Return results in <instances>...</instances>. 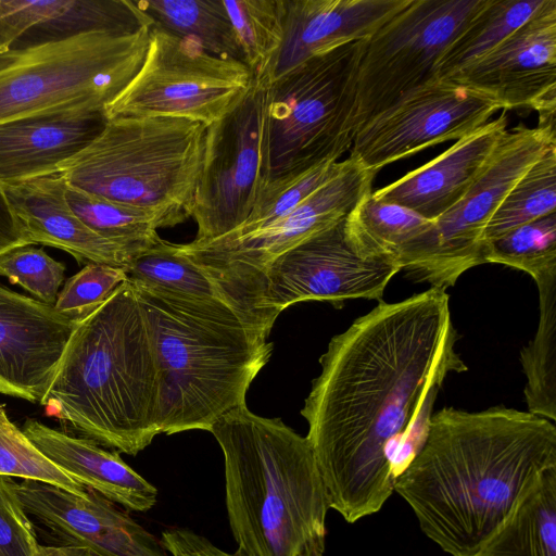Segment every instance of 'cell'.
Returning a JSON list of instances; mask_svg holds the SVG:
<instances>
[{
  "instance_id": "1",
  "label": "cell",
  "mask_w": 556,
  "mask_h": 556,
  "mask_svg": "<svg viewBox=\"0 0 556 556\" xmlns=\"http://www.w3.org/2000/svg\"><path fill=\"white\" fill-rule=\"evenodd\" d=\"M448 294L380 301L334 336L301 415L329 507L349 523L378 513L420 447L437 394L467 370Z\"/></svg>"
},
{
  "instance_id": "2",
  "label": "cell",
  "mask_w": 556,
  "mask_h": 556,
  "mask_svg": "<svg viewBox=\"0 0 556 556\" xmlns=\"http://www.w3.org/2000/svg\"><path fill=\"white\" fill-rule=\"evenodd\" d=\"M556 467V426L504 406L445 407L396 476L394 492L451 556H477L521 496Z\"/></svg>"
},
{
  "instance_id": "3",
  "label": "cell",
  "mask_w": 556,
  "mask_h": 556,
  "mask_svg": "<svg viewBox=\"0 0 556 556\" xmlns=\"http://www.w3.org/2000/svg\"><path fill=\"white\" fill-rule=\"evenodd\" d=\"M39 404L127 455H137L160 434L157 368L129 279L77 319Z\"/></svg>"
},
{
  "instance_id": "4",
  "label": "cell",
  "mask_w": 556,
  "mask_h": 556,
  "mask_svg": "<svg viewBox=\"0 0 556 556\" xmlns=\"http://www.w3.org/2000/svg\"><path fill=\"white\" fill-rule=\"evenodd\" d=\"M130 282L157 368L160 434L208 431L247 405L250 384L273 353L269 332L225 303Z\"/></svg>"
},
{
  "instance_id": "5",
  "label": "cell",
  "mask_w": 556,
  "mask_h": 556,
  "mask_svg": "<svg viewBox=\"0 0 556 556\" xmlns=\"http://www.w3.org/2000/svg\"><path fill=\"white\" fill-rule=\"evenodd\" d=\"M208 432L224 456L225 503L238 556H324L330 509L312 447L280 418L247 405Z\"/></svg>"
},
{
  "instance_id": "6",
  "label": "cell",
  "mask_w": 556,
  "mask_h": 556,
  "mask_svg": "<svg viewBox=\"0 0 556 556\" xmlns=\"http://www.w3.org/2000/svg\"><path fill=\"white\" fill-rule=\"evenodd\" d=\"M207 126L184 117L124 116L63 162L66 185L112 201L190 217Z\"/></svg>"
},
{
  "instance_id": "7",
  "label": "cell",
  "mask_w": 556,
  "mask_h": 556,
  "mask_svg": "<svg viewBox=\"0 0 556 556\" xmlns=\"http://www.w3.org/2000/svg\"><path fill=\"white\" fill-rule=\"evenodd\" d=\"M365 41L316 55L266 85L263 185L338 162L350 151Z\"/></svg>"
},
{
  "instance_id": "8",
  "label": "cell",
  "mask_w": 556,
  "mask_h": 556,
  "mask_svg": "<svg viewBox=\"0 0 556 556\" xmlns=\"http://www.w3.org/2000/svg\"><path fill=\"white\" fill-rule=\"evenodd\" d=\"M151 27L89 31L0 55V123L71 108L104 109L136 76Z\"/></svg>"
},
{
  "instance_id": "9",
  "label": "cell",
  "mask_w": 556,
  "mask_h": 556,
  "mask_svg": "<svg viewBox=\"0 0 556 556\" xmlns=\"http://www.w3.org/2000/svg\"><path fill=\"white\" fill-rule=\"evenodd\" d=\"M555 122L539 117L535 127L507 130L465 195L401 250V270L446 291L466 270L484 264L483 230L513 186L556 146Z\"/></svg>"
},
{
  "instance_id": "10",
  "label": "cell",
  "mask_w": 556,
  "mask_h": 556,
  "mask_svg": "<svg viewBox=\"0 0 556 556\" xmlns=\"http://www.w3.org/2000/svg\"><path fill=\"white\" fill-rule=\"evenodd\" d=\"M253 84L244 63L213 55L190 39L152 26L140 70L104 113L108 119L173 116L210 126L232 112Z\"/></svg>"
},
{
  "instance_id": "11",
  "label": "cell",
  "mask_w": 556,
  "mask_h": 556,
  "mask_svg": "<svg viewBox=\"0 0 556 556\" xmlns=\"http://www.w3.org/2000/svg\"><path fill=\"white\" fill-rule=\"evenodd\" d=\"M376 174L349 157L339 174L274 223L243 236L191 241L177 248L257 324L248 304L265 269L290 249L344 220L372 191Z\"/></svg>"
},
{
  "instance_id": "12",
  "label": "cell",
  "mask_w": 556,
  "mask_h": 556,
  "mask_svg": "<svg viewBox=\"0 0 556 556\" xmlns=\"http://www.w3.org/2000/svg\"><path fill=\"white\" fill-rule=\"evenodd\" d=\"M486 0H412L365 41L357 68L355 134L404 93L434 79L448 46Z\"/></svg>"
},
{
  "instance_id": "13",
  "label": "cell",
  "mask_w": 556,
  "mask_h": 556,
  "mask_svg": "<svg viewBox=\"0 0 556 556\" xmlns=\"http://www.w3.org/2000/svg\"><path fill=\"white\" fill-rule=\"evenodd\" d=\"M344 220L290 249L265 269L248 304L260 326L270 332L278 315L299 302H328L341 308L346 300L382 301L401 267L359 257L348 242Z\"/></svg>"
},
{
  "instance_id": "14",
  "label": "cell",
  "mask_w": 556,
  "mask_h": 556,
  "mask_svg": "<svg viewBox=\"0 0 556 556\" xmlns=\"http://www.w3.org/2000/svg\"><path fill=\"white\" fill-rule=\"evenodd\" d=\"M266 85L254 79L244 100L207 126L204 162L190 217L195 243L218 239L249 217L263 185Z\"/></svg>"
},
{
  "instance_id": "15",
  "label": "cell",
  "mask_w": 556,
  "mask_h": 556,
  "mask_svg": "<svg viewBox=\"0 0 556 556\" xmlns=\"http://www.w3.org/2000/svg\"><path fill=\"white\" fill-rule=\"evenodd\" d=\"M502 110L492 98L445 79L404 93L355 134L350 157L377 173L424 149L473 132Z\"/></svg>"
},
{
  "instance_id": "16",
  "label": "cell",
  "mask_w": 556,
  "mask_h": 556,
  "mask_svg": "<svg viewBox=\"0 0 556 556\" xmlns=\"http://www.w3.org/2000/svg\"><path fill=\"white\" fill-rule=\"evenodd\" d=\"M496 101L503 111L556 113V0L490 53L445 79Z\"/></svg>"
},
{
  "instance_id": "17",
  "label": "cell",
  "mask_w": 556,
  "mask_h": 556,
  "mask_svg": "<svg viewBox=\"0 0 556 556\" xmlns=\"http://www.w3.org/2000/svg\"><path fill=\"white\" fill-rule=\"evenodd\" d=\"M15 489L27 515L61 546L91 556H168L159 539L93 490L78 495L33 480L16 482Z\"/></svg>"
},
{
  "instance_id": "18",
  "label": "cell",
  "mask_w": 556,
  "mask_h": 556,
  "mask_svg": "<svg viewBox=\"0 0 556 556\" xmlns=\"http://www.w3.org/2000/svg\"><path fill=\"white\" fill-rule=\"evenodd\" d=\"M77 319L0 283V383L4 394L40 402Z\"/></svg>"
},
{
  "instance_id": "19",
  "label": "cell",
  "mask_w": 556,
  "mask_h": 556,
  "mask_svg": "<svg viewBox=\"0 0 556 556\" xmlns=\"http://www.w3.org/2000/svg\"><path fill=\"white\" fill-rule=\"evenodd\" d=\"M410 1L283 0V38L263 83L340 46L369 39Z\"/></svg>"
},
{
  "instance_id": "20",
  "label": "cell",
  "mask_w": 556,
  "mask_h": 556,
  "mask_svg": "<svg viewBox=\"0 0 556 556\" xmlns=\"http://www.w3.org/2000/svg\"><path fill=\"white\" fill-rule=\"evenodd\" d=\"M26 245L63 250L79 263L105 264L127 270L138 255L90 229L71 208L59 173L2 186Z\"/></svg>"
},
{
  "instance_id": "21",
  "label": "cell",
  "mask_w": 556,
  "mask_h": 556,
  "mask_svg": "<svg viewBox=\"0 0 556 556\" xmlns=\"http://www.w3.org/2000/svg\"><path fill=\"white\" fill-rule=\"evenodd\" d=\"M108 122L104 109L71 108L0 123V185L58 173Z\"/></svg>"
},
{
  "instance_id": "22",
  "label": "cell",
  "mask_w": 556,
  "mask_h": 556,
  "mask_svg": "<svg viewBox=\"0 0 556 556\" xmlns=\"http://www.w3.org/2000/svg\"><path fill=\"white\" fill-rule=\"evenodd\" d=\"M507 130V116L503 111L430 162L372 191V197L433 222L465 195Z\"/></svg>"
},
{
  "instance_id": "23",
  "label": "cell",
  "mask_w": 556,
  "mask_h": 556,
  "mask_svg": "<svg viewBox=\"0 0 556 556\" xmlns=\"http://www.w3.org/2000/svg\"><path fill=\"white\" fill-rule=\"evenodd\" d=\"M25 435L65 475L113 503L134 511L151 509L157 490L129 467L116 452H109L89 438H78L27 419Z\"/></svg>"
},
{
  "instance_id": "24",
  "label": "cell",
  "mask_w": 556,
  "mask_h": 556,
  "mask_svg": "<svg viewBox=\"0 0 556 556\" xmlns=\"http://www.w3.org/2000/svg\"><path fill=\"white\" fill-rule=\"evenodd\" d=\"M477 556H556V467L541 473Z\"/></svg>"
},
{
  "instance_id": "25",
  "label": "cell",
  "mask_w": 556,
  "mask_h": 556,
  "mask_svg": "<svg viewBox=\"0 0 556 556\" xmlns=\"http://www.w3.org/2000/svg\"><path fill=\"white\" fill-rule=\"evenodd\" d=\"M65 197L73 212L90 229L137 254L160 238L159 228L174 227L188 219L182 214L112 201L68 185Z\"/></svg>"
},
{
  "instance_id": "26",
  "label": "cell",
  "mask_w": 556,
  "mask_h": 556,
  "mask_svg": "<svg viewBox=\"0 0 556 556\" xmlns=\"http://www.w3.org/2000/svg\"><path fill=\"white\" fill-rule=\"evenodd\" d=\"M432 222L404 206L365 195L344 220L353 251L362 258L397 263L401 250Z\"/></svg>"
},
{
  "instance_id": "27",
  "label": "cell",
  "mask_w": 556,
  "mask_h": 556,
  "mask_svg": "<svg viewBox=\"0 0 556 556\" xmlns=\"http://www.w3.org/2000/svg\"><path fill=\"white\" fill-rule=\"evenodd\" d=\"M153 25L197 42L208 53L244 63L223 0H140Z\"/></svg>"
},
{
  "instance_id": "28",
  "label": "cell",
  "mask_w": 556,
  "mask_h": 556,
  "mask_svg": "<svg viewBox=\"0 0 556 556\" xmlns=\"http://www.w3.org/2000/svg\"><path fill=\"white\" fill-rule=\"evenodd\" d=\"M546 0H486L441 56L434 79H448L496 48Z\"/></svg>"
},
{
  "instance_id": "29",
  "label": "cell",
  "mask_w": 556,
  "mask_h": 556,
  "mask_svg": "<svg viewBox=\"0 0 556 556\" xmlns=\"http://www.w3.org/2000/svg\"><path fill=\"white\" fill-rule=\"evenodd\" d=\"M539 290L540 319L534 338L520 351L527 377L528 412L556 420V273L534 280Z\"/></svg>"
},
{
  "instance_id": "30",
  "label": "cell",
  "mask_w": 556,
  "mask_h": 556,
  "mask_svg": "<svg viewBox=\"0 0 556 556\" xmlns=\"http://www.w3.org/2000/svg\"><path fill=\"white\" fill-rule=\"evenodd\" d=\"M126 273L131 281L193 299L222 302L241 313L199 266L179 252L177 243L161 237L132 260Z\"/></svg>"
},
{
  "instance_id": "31",
  "label": "cell",
  "mask_w": 556,
  "mask_h": 556,
  "mask_svg": "<svg viewBox=\"0 0 556 556\" xmlns=\"http://www.w3.org/2000/svg\"><path fill=\"white\" fill-rule=\"evenodd\" d=\"M556 213V146L551 147L513 186L488 222L485 244L511 230Z\"/></svg>"
},
{
  "instance_id": "32",
  "label": "cell",
  "mask_w": 556,
  "mask_h": 556,
  "mask_svg": "<svg viewBox=\"0 0 556 556\" xmlns=\"http://www.w3.org/2000/svg\"><path fill=\"white\" fill-rule=\"evenodd\" d=\"M244 64L263 83L283 38V0H223Z\"/></svg>"
},
{
  "instance_id": "33",
  "label": "cell",
  "mask_w": 556,
  "mask_h": 556,
  "mask_svg": "<svg viewBox=\"0 0 556 556\" xmlns=\"http://www.w3.org/2000/svg\"><path fill=\"white\" fill-rule=\"evenodd\" d=\"M484 261L523 270L534 280L556 273V213L485 244Z\"/></svg>"
},
{
  "instance_id": "34",
  "label": "cell",
  "mask_w": 556,
  "mask_h": 556,
  "mask_svg": "<svg viewBox=\"0 0 556 556\" xmlns=\"http://www.w3.org/2000/svg\"><path fill=\"white\" fill-rule=\"evenodd\" d=\"M343 166L344 161L328 162L302 174L263 185L247 220L226 236H243L274 223L332 179Z\"/></svg>"
},
{
  "instance_id": "35",
  "label": "cell",
  "mask_w": 556,
  "mask_h": 556,
  "mask_svg": "<svg viewBox=\"0 0 556 556\" xmlns=\"http://www.w3.org/2000/svg\"><path fill=\"white\" fill-rule=\"evenodd\" d=\"M0 476L49 483L78 495L87 488L75 482L47 458L8 417L0 404Z\"/></svg>"
},
{
  "instance_id": "36",
  "label": "cell",
  "mask_w": 556,
  "mask_h": 556,
  "mask_svg": "<svg viewBox=\"0 0 556 556\" xmlns=\"http://www.w3.org/2000/svg\"><path fill=\"white\" fill-rule=\"evenodd\" d=\"M74 0H0V55L48 41Z\"/></svg>"
},
{
  "instance_id": "37",
  "label": "cell",
  "mask_w": 556,
  "mask_h": 556,
  "mask_svg": "<svg viewBox=\"0 0 556 556\" xmlns=\"http://www.w3.org/2000/svg\"><path fill=\"white\" fill-rule=\"evenodd\" d=\"M64 273L63 263L33 245L17 247L0 255V276L49 305L56 301Z\"/></svg>"
},
{
  "instance_id": "38",
  "label": "cell",
  "mask_w": 556,
  "mask_h": 556,
  "mask_svg": "<svg viewBox=\"0 0 556 556\" xmlns=\"http://www.w3.org/2000/svg\"><path fill=\"white\" fill-rule=\"evenodd\" d=\"M127 279L125 268L88 263L66 280L54 307L65 316L81 318L106 301Z\"/></svg>"
},
{
  "instance_id": "39",
  "label": "cell",
  "mask_w": 556,
  "mask_h": 556,
  "mask_svg": "<svg viewBox=\"0 0 556 556\" xmlns=\"http://www.w3.org/2000/svg\"><path fill=\"white\" fill-rule=\"evenodd\" d=\"M15 484L11 477L0 476V556H42Z\"/></svg>"
},
{
  "instance_id": "40",
  "label": "cell",
  "mask_w": 556,
  "mask_h": 556,
  "mask_svg": "<svg viewBox=\"0 0 556 556\" xmlns=\"http://www.w3.org/2000/svg\"><path fill=\"white\" fill-rule=\"evenodd\" d=\"M160 541L170 556H238L220 549L208 539L189 529L166 530Z\"/></svg>"
},
{
  "instance_id": "41",
  "label": "cell",
  "mask_w": 556,
  "mask_h": 556,
  "mask_svg": "<svg viewBox=\"0 0 556 556\" xmlns=\"http://www.w3.org/2000/svg\"><path fill=\"white\" fill-rule=\"evenodd\" d=\"M26 245L20 235L2 185H0V255Z\"/></svg>"
},
{
  "instance_id": "42",
  "label": "cell",
  "mask_w": 556,
  "mask_h": 556,
  "mask_svg": "<svg viewBox=\"0 0 556 556\" xmlns=\"http://www.w3.org/2000/svg\"><path fill=\"white\" fill-rule=\"evenodd\" d=\"M42 556H91V554L78 547L71 546H42Z\"/></svg>"
},
{
  "instance_id": "43",
  "label": "cell",
  "mask_w": 556,
  "mask_h": 556,
  "mask_svg": "<svg viewBox=\"0 0 556 556\" xmlns=\"http://www.w3.org/2000/svg\"><path fill=\"white\" fill-rule=\"evenodd\" d=\"M0 393L4 394V388H3V386L1 383H0Z\"/></svg>"
}]
</instances>
